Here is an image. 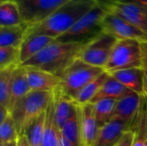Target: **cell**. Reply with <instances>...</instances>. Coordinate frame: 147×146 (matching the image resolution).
<instances>
[{"mask_svg": "<svg viewBox=\"0 0 147 146\" xmlns=\"http://www.w3.org/2000/svg\"><path fill=\"white\" fill-rule=\"evenodd\" d=\"M96 4L95 0H69L46 20L29 27L27 36L43 34L57 39L68 31Z\"/></svg>", "mask_w": 147, "mask_h": 146, "instance_id": "6da1fadb", "label": "cell"}, {"mask_svg": "<svg viewBox=\"0 0 147 146\" xmlns=\"http://www.w3.org/2000/svg\"><path fill=\"white\" fill-rule=\"evenodd\" d=\"M84 44L59 42L56 40L21 65L34 67L59 75L77 58Z\"/></svg>", "mask_w": 147, "mask_h": 146, "instance_id": "7a4b0ae2", "label": "cell"}, {"mask_svg": "<svg viewBox=\"0 0 147 146\" xmlns=\"http://www.w3.org/2000/svg\"><path fill=\"white\" fill-rule=\"evenodd\" d=\"M53 97V92L31 91L12 107L10 114L19 135L24 134L31 124L47 111Z\"/></svg>", "mask_w": 147, "mask_h": 146, "instance_id": "3957f363", "label": "cell"}, {"mask_svg": "<svg viewBox=\"0 0 147 146\" xmlns=\"http://www.w3.org/2000/svg\"><path fill=\"white\" fill-rule=\"evenodd\" d=\"M104 71L102 68L88 65L76 58L59 75V88L66 96L74 99L86 85Z\"/></svg>", "mask_w": 147, "mask_h": 146, "instance_id": "277c9868", "label": "cell"}, {"mask_svg": "<svg viewBox=\"0 0 147 146\" xmlns=\"http://www.w3.org/2000/svg\"><path fill=\"white\" fill-rule=\"evenodd\" d=\"M106 14V9L97 3L56 40L66 43H88L102 32V21Z\"/></svg>", "mask_w": 147, "mask_h": 146, "instance_id": "5b68a950", "label": "cell"}, {"mask_svg": "<svg viewBox=\"0 0 147 146\" xmlns=\"http://www.w3.org/2000/svg\"><path fill=\"white\" fill-rule=\"evenodd\" d=\"M142 43L135 40H119L104 68L108 73L142 67Z\"/></svg>", "mask_w": 147, "mask_h": 146, "instance_id": "8992f818", "label": "cell"}, {"mask_svg": "<svg viewBox=\"0 0 147 146\" xmlns=\"http://www.w3.org/2000/svg\"><path fill=\"white\" fill-rule=\"evenodd\" d=\"M118 40L114 36L102 32L83 46L77 58L88 65L104 69Z\"/></svg>", "mask_w": 147, "mask_h": 146, "instance_id": "52a82bcc", "label": "cell"}, {"mask_svg": "<svg viewBox=\"0 0 147 146\" xmlns=\"http://www.w3.org/2000/svg\"><path fill=\"white\" fill-rule=\"evenodd\" d=\"M17 3L23 22L29 27L49 17L69 0H14Z\"/></svg>", "mask_w": 147, "mask_h": 146, "instance_id": "ba28073f", "label": "cell"}, {"mask_svg": "<svg viewBox=\"0 0 147 146\" xmlns=\"http://www.w3.org/2000/svg\"><path fill=\"white\" fill-rule=\"evenodd\" d=\"M102 30L117 40H135L147 42V35L132 23L114 13L107 12L102 21Z\"/></svg>", "mask_w": 147, "mask_h": 146, "instance_id": "9c48e42d", "label": "cell"}, {"mask_svg": "<svg viewBox=\"0 0 147 146\" xmlns=\"http://www.w3.org/2000/svg\"><path fill=\"white\" fill-rule=\"evenodd\" d=\"M101 6L107 12L124 18L147 35V5L136 3L113 2Z\"/></svg>", "mask_w": 147, "mask_h": 146, "instance_id": "30bf717a", "label": "cell"}, {"mask_svg": "<svg viewBox=\"0 0 147 146\" xmlns=\"http://www.w3.org/2000/svg\"><path fill=\"white\" fill-rule=\"evenodd\" d=\"M143 97L144 96L132 90H128L117 101L111 120L123 121L133 126V124L140 112Z\"/></svg>", "mask_w": 147, "mask_h": 146, "instance_id": "8fae6325", "label": "cell"}, {"mask_svg": "<svg viewBox=\"0 0 147 146\" xmlns=\"http://www.w3.org/2000/svg\"><path fill=\"white\" fill-rule=\"evenodd\" d=\"M77 108L79 116L82 146H93L100 130L96 119L94 106L92 103L84 105L77 104Z\"/></svg>", "mask_w": 147, "mask_h": 146, "instance_id": "7c38bea8", "label": "cell"}, {"mask_svg": "<svg viewBox=\"0 0 147 146\" xmlns=\"http://www.w3.org/2000/svg\"><path fill=\"white\" fill-rule=\"evenodd\" d=\"M128 131H132L130 124L119 120H110L100 127L93 146H115Z\"/></svg>", "mask_w": 147, "mask_h": 146, "instance_id": "4fadbf2b", "label": "cell"}, {"mask_svg": "<svg viewBox=\"0 0 147 146\" xmlns=\"http://www.w3.org/2000/svg\"><path fill=\"white\" fill-rule=\"evenodd\" d=\"M26 69L31 91L53 92L60 85V77L55 74L34 67Z\"/></svg>", "mask_w": 147, "mask_h": 146, "instance_id": "5bb4252c", "label": "cell"}, {"mask_svg": "<svg viewBox=\"0 0 147 146\" xmlns=\"http://www.w3.org/2000/svg\"><path fill=\"white\" fill-rule=\"evenodd\" d=\"M127 89L145 96L144 72L141 68H131L120 70L109 73Z\"/></svg>", "mask_w": 147, "mask_h": 146, "instance_id": "9a60e30c", "label": "cell"}, {"mask_svg": "<svg viewBox=\"0 0 147 146\" xmlns=\"http://www.w3.org/2000/svg\"><path fill=\"white\" fill-rule=\"evenodd\" d=\"M55 40L53 37L43 34L28 35L20 47V65L38 54Z\"/></svg>", "mask_w": 147, "mask_h": 146, "instance_id": "2e32d148", "label": "cell"}, {"mask_svg": "<svg viewBox=\"0 0 147 146\" xmlns=\"http://www.w3.org/2000/svg\"><path fill=\"white\" fill-rule=\"evenodd\" d=\"M30 92L31 89L28 83L27 69L23 65H17L13 70L11 78V109L19 100Z\"/></svg>", "mask_w": 147, "mask_h": 146, "instance_id": "e0dca14e", "label": "cell"}, {"mask_svg": "<svg viewBox=\"0 0 147 146\" xmlns=\"http://www.w3.org/2000/svg\"><path fill=\"white\" fill-rule=\"evenodd\" d=\"M29 25L22 22V24L9 27H0V46L21 47L24 41Z\"/></svg>", "mask_w": 147, "mask_h": 146, "instance_id": "ac0fdd59", "label": "cell"}, {"mask_svg": "<svg viewBox=\"0 0 147 146\" xmlns=\"http://www.w3.org/2000/svg\"><path fill=\"white\" fill-rule=\"evenodd\" d=\"M53 101L55 105V118L60 129L71 115L75 108V102L73 99L61 90L59 86L53 91Z\"/></svg>", "mask_w": 147, "mask_h": 146, "instance_id": "d6986e66", "label": "cell"}, {"mask_svg": "<svg viewBox=\"0 0 147 146\" xmlns=\"http://www.w3.org/2000/svg\"><path fill=\"white\" fill-rule=\"evenodd\" d=\"M60 129L55 118V105L53 97L46 111L44 136L41 146H58Z\"/></svg>", "mask_w": 147, "mask_h": 146, "instance_id": "ffe728a7", "label": "cell"}, {"mask_svg": "<svg viewBox=\"0 0 147 146\" xmlns=\"http://www.w3.org/2000/svg\"><path fill=\"white\" fill-rule=\"evenodd\" d=\"M128 90L129 89H127L124 85H122L119 81H117L115 77L109 74L99 92L93 98L90 103H95L96 102L102 99H114L118 101Z\"/></svg>", "mask_w": 147, "mask_h": 146, "instance_id": "44dd1931", "label": "cell"}, {"mask_svg": "<svg viewBox=\"0 0 147 146\" xmlns=\"http://www.w3.org/2000/svg\"><path fill=\"white\" fill-rule=\"evenodd\" d=\"M23 22L19 7L14 0L0 2V27H9Z\"/></svg>", "mask_w": 147, "mask_h": 146, "instance_id": "7402d4cb", "label": "cell"}, {"mask_svg": "<svg viewBox=\"0 0 147 146\" xmlns=\"http://www.w3.org/2000/svg\"><path fill=\"white\" fill-rule=\"evenodd\" d=\"M60 133L65 139L74 146H82L79 116L76 103L71 115L60 128Z\"/></svg>", "mask_w": 147, "mask_h": 146, "instance_id": "603a6c76", "label": "cell"}, {"mask_svg": "<svg viewBox=\"0 0 147 146\" xmlns=\"http://www.w3.org/2000/svg\"><path fill=\"white\" fill-rule=\"evenodd\" d=\"M109 73L104 71L100 76H98L96 79L90 82L88 85H86L73 99L74 102L78 105H84L90 103L93 98L99 92L105 80L107 79Z\"/></svg>", "mask_w": 147, "mask_h": 146, "instance_id": "cb8c5ba5", "label": "cell"}, {"mask_svg": "<svg viewBox=\"0 0 147 146\" xmlns=\"http://www.w3.org/2000/svg\"><path fill=\"white\" fill-rule=\"evenodd\" d=\"M16 66L0 71V105L11 111V78Z\"/></svg>", "mask_w": 147, "mask_h": 146, "instance_id": "d4e9b609", "label": "cell"}, {"mask_svg": "<svg viewBox=\"0 0 147 146\" xmlns=\"http://www.w3.org/2000/svg\"><path fill=\"white\" fill-rule=\"evenodd\" d=\"M117 100L114 99H102L92 103L94 106V112L96 119L99 126H102L111 120L114 114Z\"/></svg>", "mask_w": 147, "mask_h": 146, "instance_id": "484cf974", "label": "cell"}, {"mask_svg": "<svg viewBox=\"0 0 147 146\" xmlns=\"http://www.w3.org/2000/svg\"><path fill=\"white\" fill-rule=\"evenodd\" d=\"M46 112L40 114L28 128L25 134L28 137L30 146H41L44 136Z\"/></svg>", "mask_w": 147, "mask_h": 146, "instance_id": "4316f807", "label": "cell"}, {"mask_svg": "<svg viewBox=\"0 0 147 146\" xmlns=\"http://www.w3.org/2000/svg\"><path fill=\"white\" fill-rule=\"evenodd\" d=\"M17 65H20V48L0 46V71Z\"/></svg>", "mask_w": 147, "mask_h": 146, "instance_id": "83f0119b", "label": "cell"}, {"mask_svg": "<svg viewBox=\"0 0 147 146\" xmlns=\"http://www.w3.org/2000/svg\"><path fill=\"white\" fill-rule=\"evenodd\" d=\"M19 137L16 124L11 116V114L0 123V143L16 142Z\"/></svg>", "mask_w": 147, "mask_h": 146, "instance_id": "f1b7e54d", "label": "cell"}, {"mask_svg": "<svg viewBox=\"0 0 147 146\" xmlns=\"http://www.w3.org/2000/svg\"><path fill=\"white\" fill-rule=\"evenodd\" d=\"M142 71L144 72L145 96H147V42L142 43Z\"/></svg>", "mask_w": 147, "mask_h": 146, "instance_id": "f546056e", "label": "cell"}, {"mask_svg": "<svg viewBox=\"0 0 147 146\" xmlns=\"http://www.w3.org/2000/svg\"><path fill=\"white\" fill-rule=\"evenodd\" d=\"M135 133L134 131H128L125 133L121 140L115 146H133V143L134 140Z\"/></svg>", "mask_w": 147, "mask_h": 146, "instance_id": "4dcf8cb0", "label": "cell"}, {"mask_svg": "<svg viewBox=\"0 0 147 146\" xmlns=\"http://www.w3.org/2000/svg\"><path fill=\"white\" fill-rule=\"evenodd\" d=\"M16 146H30L28 137L25 133L19 135V137L16 140Z\"/></svg>", "mask_w": 147, "mask_h": 146, "instance_id": "1f68e13d", "label": "cell"}, {"mask_svg": "<svg viewBox=\"0 0 147 146\" xmlns=\"http://www.w3.org/2000/svg\"><path fill=\"white\" fill-rule=\"evenodd\" d=\"M9 114H10V111L8 108L0 105V123L3 122L8 117V115Z\"/></svg>", "mask_w": 147, "mask_h": 146, "instance_id": "d6a6232c", "label": "cell"}, {"mask_svg": "<svg viewBox=\"0 0 147 146\" xmlns=\"http://www.w3.org/2000/svg\"><path fill=\"white\" fill-rule=\"evenodd\" d=\"M58 146H74L71 143H70L67 139H65L61 133H59V145Z\"/></svg>", "mask_w": 147, "mask_h": 146, "instance_id": "836d02e7", "label": "cell"}, {"mask_svg": "<svg viewBox=\"0 0 147 146\" xmlns=\"http://www.w3.org/2000/svg\"><path fill=\"white\" fill-rule=\"evenodd\" d=\"M116 2H121V3H140V4L147 5V0H117Z\"/></svg>", "mask_w": 147, "mask_h": 146, "instance_id": "e575fe53", "label": "cell"}, {"mask_svg": "<svg viewBox=\"0 0 147 146\" xmlns=\"http://www.w3.org/2000/svg\"><path fill=\"white\" fill-rule=\"evenodd\" d=\"M95 1L100 5H105V4H108V3H110L113 2H116L117 0H95Z\"/></svg>", "mask_w": 147, "mask_h": 146, "instance_id": "d590c367", "label": "cell"}, {"mask_svg": "<svg viewBox=\"0 0 147 146\" xmlns=\"http://www.w3.org/2000/svg\"><path fill=\"white\" fill-rule=\"evenodd\" d=\"M0 146H16V142H11V143H0Z\"/></svg>", "mask_w": 147, "mask_h": 146, "instance_id": "8d00e7d4", "label": "cell"}, {"mask_svg": "<svg viewBox=\"0 0 147 146\" xmlns=\"http://www.w3.org/2000/svg\"><path fill=\"white\" fill-rule=\"evenodd\" d=\"M145 102H146V114H147V96H145Z\"/></svg>", "mask_w": 147, "mask_h": 146, "instance_id": "74e56055", "label": "cell"}, {"mask_svg": "<svg viewBox=\"0 0 147 146\" xmlns=\"http://www.w3.org/2000/svg\"><path fill=\"white\" fill-rule=\"evenodd\" d=\"M144 146H147V140H146V144H145V145Z\"/></svg>", "mask_w": 147, "mask_h": 146, "instance_id": "f35d334b", "label": "cell"}, {"mask_svg": "<svg viewBox=\"0 0 147 146\" xmlns=\"http://www.w3.org/2000/svg\"><path fill=\"white\" fill-rule=\"evenodd\" d=\"M2 1H5V0H0V2H2Z\"/></svg>", "mask_w": 147, "mask_h": 146, "instance_id": "ab89813d", "label": "cell"}]
</instances>
